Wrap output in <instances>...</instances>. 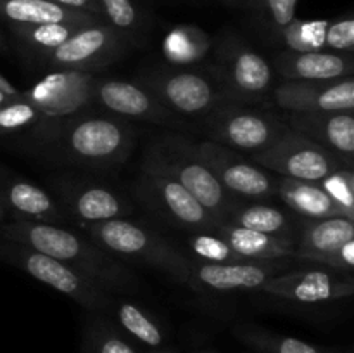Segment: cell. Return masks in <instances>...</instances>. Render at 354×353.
Masks as SVG:
<instances>
[{"instance_id":"cell-4","label":"cell","mask_w":354,"mask_h":353,"mask_svg":"<svg viewBox=\"0 0 354 353\" xmlns=\"http://www.w3.org/2000/svg\"><path fill=\"white\" fill-rule=\"evenodd\" d=\"M140 168L171 176L218 221H223L241 201L221 185L213 172L192 151L189 138L182 135H168L151 145L142 159Z\"/></svg>"},{"instance_id":"cell-21","label":"cell","mask_w":354,"mask_h":353,"mask_svg":"<svg viewBox=\"0 0 354 353\" xmlns=\"http://www.w3.org/2000/svg\"><path fill=\"white\" fill-rule=\"evenodd\" d=\"M290 130L324 145L353 166L354 114L339 111L287 113L283 116Z\"/></svg>"},{"instance_id":"cell-29","label":"cell","mask_w":354,"mask_h":353,"mask_svg":"<svg viewBox=\"0 0 354 353\" xmlns=\"http://www.w3.org/2000/svg\"><path fill=\"white\" fill-rule=\"evenodd\" d=\"M234 334L242 345L254 353H344L334 348L313 345L292 336L279 334L254 324H241L234 329Z\"/></svg>"},{"instance_id":"cell-1","label":"cell","mask_w":354,"mask_h":353,"mask_svg":"<svg viewBox=\"0 0 354 353\" xmlns=\"http://www.w3.org/2000/svg\"><path fill=\"white\" fill-rule=\"evenodd\" d=\"M0 237L59 260L113 294H133L142 287L127 263L71 228L14 218L0 224Z\"/></svg>"},{"instance_id":"cell-43","label":"cell","mask_w":354,"mask_h":353,"mask_svg":"<svg viewBox=\"0 0 354 353\" xmlns=\"http://www.w3.org/2000/svg\"><path fill=\"white\" fill-rule=\"evenodd\" d=\"M7 48H9V45H7L6 37H3L2 31H0V54H6Z\"/></svg>"},{"instance_id":"cell-26","label":"cell","mask_w":354,"mask_h":353,"mask_svg":"<svg viewBox=\"0 0 354 353\" xmlns=\"http://www.w3.org/2000/svg\"><path fill=\"white\" fill-rule=\"evenodd\" d=\"M277 197L282 201L287 210L292 211L303 221L342 215L341 210L335 206L334 201L327 196V192L322 189L318 182L279 176Z\"/></svg>"},{"instance_id":"cell-18","label":"cell","mask_w":354,"mask_h":353,"mask_svg":"<svg viewBox=\"0 0 354 353\" xmlns=\"http://www.w3.org/2000/svg\"><path fill=\"white\" fill-rule=\"evenodd\" d=\"M95 106L123 120H142L151 123H175L178 116L166 109L154 93L140 82L118 78H99L95 87Z\"/></svg>"},{"instance_id":"cell-35","label":"cell","mask_w":354,"mask_h":353,"mask_svg":"<svg viewBox=\"0 0 354 353\" xmlns=\"http://www.w3.org/2000/svg\"><path fill=\"white\" fill-rule=\"evenodd\" d=\"M104 23L124 40H131L140 30V14L133 0H99Z\"/></svg>"},{"instance_id":"cell-34","label":"cell","mask_w":354,"mask_h":353,"mask_svg":"<svg viewBox=\"0 0 354 353\" xmlns=\"http://www.w3.org/2000/svg\"><path fill=\"white\" fill-rule=\"evenodd\" d=\"M48 120L50 118L44 116L30 100L19 96L0 107V134H16L23 130H33V134H37Z\"/></svg>"},{"instance_id":"cell-38","label":"cell","mask_w":354,"mask_h":353,"mask_svg":"<svg viewBox=\"0 0 354 353\" xmlns=\"http://www.w3.org/2000/svg\"><path fill=\"white\" fill-rule=\"evenodd\" d=\"M299 0H263L266 21L273 33H279L283 26L296 17V7Z\"/></svg>"},{"instance_id":"cell-14","label":"cell","mask_w":354,"mask_h":353,"mask_svg":"<svg viewBox=\"0 0 354 353\" xmlns=\"http://www.w3.org/2000/svg\"><path fill=\"white\" fill-rule=\"evenodd\" d=\"M296 260L324 263L351 273L354 269V220L335 215L303 221L296 244Z\"/></svg>"},{"instance_id":"cell-3","label":"cell","mask_w":354,"mask_h":353,"mask_svg":"<svg viewBox=\"0 0 354 353\" xmlns=\"http://www.w3.org/2000/svg\"><path fill=\"white\" fill-rule=\"evenodd\" d=\"M83 234L121 262H137L165 270L176 282L192 286L190 258L162 235L128 218L78 224Z\"/></svg>"},{"instance_id":"cell-37","label":"cell","mask_w":354,"mask_h":353,"mask_svg":"<svg viewBox=\"0 0 354 353\" xmlns=\"http://www.w3.org/2000/svg\"><path fill=\"white\" fill-rule=\"evenodd\" d=\"M354 48V17L344 16L328 21L324 35V51L353 54Z\"/></svg>"},{"instance_id":"cell-13","label":"cell","mask_w":354,"mask_h":353,"mask_svg":"<svg viewBox=\"0 0 354 353\" xmlns=\"http://www.w3.org/2000/svg\"><path fill=\"white\" fill-rule=\"evenodd\" d=\"M127 48V40L104 21L85 24L41 61L52 69L93 73L116 61Z\"/></svg>"},{"instance_id":"cell-23","label":"cell","mask_w":354,"mask_h":353,"mask_svg":"<svg viewBox=\"0 0 354 353\" xmlns=\"http://www.w3.org/2000/svg\"><path fill=\"white\" fill-rule=\"evenodd\" d=\"M273 66L283 80H334L342 76H353V54L313 51L279 54Z\"/></svg>"},{"instance_id":"cell-15","label":"cell","mask_w":354,"mask_h":353,"mask_svg":"<svg viewBox=\"0 0 354 353\" xmlns=\"http://www.w3.org/2000/svg\"><path fill=\"white\" fill-rule=\"evenodd\" d=\"M50 187L55 201L64 208L68 217L75 218L78 224L127 218L133 211L131 204L113 187L92 180L59 176L52 180Z\"/></svg>"},{"instance_id":"cell-24","label":"cell","mask_w":354,"mask_h":353,"mask_svg":"<svg viewBox=\"0 0 354 353\" xmlns=\"http://www.w3.org/2000/svg\"><path fill=\"white\" fill-rule=\"evenodd\" d=\"M214 232L223 237L230 244V248L249 263L296 260V241L273 237V235L251 230V228L241 227L230 221H220Z\"/></svg>"},{"instance_id":"cell-41","label":"cell","mask_w":354,"mask_h":353,"mask_svg":"<svg viewBox=\"0 0 354 353\" xmlns=\"http://www.w3.org/2000/svg\"><path fill=\"white\" fill-rule=\"evenodd\" d=\"M19 96H21V92L16 93V96H12V93H7V92H3V90H0V107L6 106V104H9L10 100L17 99Z\"/></svg>"},{"instance_id":"cell-30","label":"cell","mask_w":354,"mask_h":353,"mask_svg":"<svg viewBox=\"0 0 354 353\" xmlns=\"http://www.w3.org/2000/svg\"><path fill=\"white\" fill-rule=\"evenodd\" d=\"M80 353H144L140 346L128 338L111 317L93 314L83 329Z\"/></svg>"},{"instance_id":"cell-46","label":"cell","mask_w":354,"mask_h":353,"mask_svg":"<svg viewBox=\"0 0 354 353\" xmlns=\"http://www.w3.org/2000/svg\"><path fill=\"white\" fill-rule=\"evenodd\" d=\"M223 2H227V3H237L239 0H223Z\"/></svg>"},{"instance_id":"cell-16","label":"cell","mask_w":354,"mask_h":353,"mask_svg":"<svg viewBox=\"0 0 354 353\" xmlns=\"http://www.w3.org/2000/svg\"><path fill=\"white\" fill-rule=\"evenodd\" d=\"M272 99L286 113L313 111H354V78L334 80H283L273 89Z\"/></svg>"},{"instance_id":"cell-27","label":"cell","mask_w":354,"mask_h":353,"mask_svg":"<svg viewBox=\"0 0 354 353\" xmlns=\"http://www.w3.org/2000/svg\"><path fill=\"white\" fill-rule=\"evenodd\" d=\"M107 315L114 320V324L124 332L130 339H133L138 346L145 350H156L168 346V334L161 322L142 308L140 305L128 300L114 298Z\"/></svg>"},{"instance_id":"cell-11","label":"cell","mask_w":354,"mask_h":353,"mask_svg":"<svg viewBox=\"0 0 354 353\" xmlns=\"http://www.w3.org/2000/svg\"><path fill=\"white\" fill-rule=\"evenodd\" d=\"M192 151L213 172L221 185L239 199H272L277 197L279 175L263 168L251 158L211 141L192 142Z\"/></svg>"},{"instance_id":"cell-12","label":"cell","mask_w":354,"mask_h":353,"mask_svg":"<svg viewBox=\"0 0 354 353\" xmlns=\"http://www.w3.org/2000/svg\"><path fill=\"white\" fill-rule=\"evenodd\" d=\"M99 76L86 71L55 69L31 89L21 92L44 116L54 120L80 116L95 106V87Z\"/></svg>"},{"instance_id":"cell-28","label":"cell","mask_w":354,"mask_h":353,"mask_svg":"<svg viewBox=\"0 0 354 353\" xmlns=\"http://www.w3.org/2000/svg\"><path fill=\"white\" fill-rule=\"evenodd\" d=\"M211 51V37L194 24L175 26L162 42V55L175 68H196Z\"/></svg>"},{"instance_id":"cell-7","label":"cell","mask_w":354,"mask_h":353,"mask_svg":"<svg viewBox=\"0 0 354 353\" xmlns=\"http://www.w3.org/2000/svg\"><path fill=\"white\" fill-rule=\"evenodd\" d=\"M207 71L218 80L230 102L261 106L272 92L273 66L239 37L227 35L218 45L216 61Z\"/></svg>"},{"instance_id":"cell-39","label":"cell","mask_w":354,"mask_h":353,"mask_svg":"<svg viewBox=\"0 0 354 353\" xmlns=\"http://www.w3.org/2000/svg\"><path fill=\"white\" fill-rule=\"evenodd\" d=\"M48 2H54L57 3V6L68 7V9L82 10V12L92 14V16L100 17V19H102V10H100L99 0H48Z\"/></svg>"},{"instance_id":"cell-22","label":"cell","mask_w":354,"mask_h":353,"mask_svg":"<svg viewBox=\"0 0 354 353\" xmlns=\"http://www.w3.org/2000/svg\"><path fill=\"white\" fill-rule=\"evenodd\" d=\"M223 221L296 242L303 227L299 217L287 208L275 206L270 199H241Z\"/></svg>"},{"instance_id":"cell-36","label":"cell","mask_w":354,"mask_h":353,"mask_svg":"<svg viewBox=\"0 0 354 353\" xmlns=\"http://www.w3.org/2000/svg\"><path fill=\"white\" fill-rule=\"evenodd\" d=\"M322 189L327 192L335 203V206L341 210L344 217L353 218L354 220V173L353 168L349 166H342V168L335 170L330 175L322 179L318 182Z\"/></svg>"},{"instance_id":"cell-5","label":"cell","mask_w":354,"mask_h":353,"mask_svg":"<svg viewBox=\"0 0 354 353\" xmlns=\"http://www.w3.org/2000/svg\"><path fill=\"white\" fill-rule=\"evenodd\" d=\"M201 123L207 141L249 156L270 147L290 130L273 111L241 102L221 104Z\"/></svg>"},{"instance_id":"cell-44","label":"cell","mask_w":354,"mask_h":353,"mask_svg":"<svg viewBox=\"0 0 354 353\" xmlns=\"http://www.w3.org/2000/svg\"><path fill=\"white\" fill-rule=\"evenodd\" d=\"M6 217H7V210H6V206H3L2 197H0V224H3Z\"/></svg>"},{"instance_id":"cell-45","label":"cell","mask_w":354,"mask_h":353,"mask_svg":"<svg viewBox=\"0 0 354 353\" xmlns=\"http://www.w3.org/2000/svg\"><path fill=\"white\" fill-rule=\"evenodd\" d=\"M194 353H218L216 350H197V352H194Z\"/></svg>"},{"instance_id":"cell-40","label":"cell","mask_w":354,"mask_h":353,"mask_svg":"<svg viewBox=\"0 0 354 353\" xmlns=\"http://www.w3.org/2000/svg\"><path fill=\"white\" fill-rule=\"evenodd\" d=\"M0 90H3V92H7V93H12V96L19 93V90H17L16 87H14L12 83H10L9 80L2 75V73H0Z\"/></svg>"},{"instance_id":"cell-32","label":"cell","mask_w":354,"mask_h":353,"mask_svg":"<svg viewBox=\"0 0 354 353\" xmlns=\"http://www.w3.org/2000/svg\"><path fill=\"white\" fill-rule=\"evenodd\" d=\"M190 251V260L201 263H214V265H235V263H249L239 253L230 248L223 237L216 232H192L187 241Z\"/></svg>"},{"instance_id":"cell-6","label":"cell","mask_w":354,"mask_h":353,"mask_svg":"<svg viewBox=\"0 0 354 353\" xmlns=\"http://www.w3.org/2000/svg\"><path fill=\"white\" fill-rule=\"evenodd\" d=\"M0 262L9 263L16 269L23 270L33 279L40 280L52 289L71 298L73 301L82 305L92 314L106 315L113 305V293L100 287L99 284L92 282L85 275L61 263L59 260L50 258L40 251H35L28 246L0 237Z\"/></svg>"},{"instance_id":"cell-10","label":"cell","mask_w":354,"mask_h":353,"mask_svg":"<svg viewBox=\"0 0 354 353\" xmlns=\"http://www.w3.org/2000/svg\"><path fill=\"white\" fill-rule=\"evenodd\" d=\"M249 158L275 175L306 182H320L342 166L351 168L341 156L294 130Z\"/></svg>"},{"instance_id":"cell-19","label":"cell","mask_w":354,"mask_h":353,"mask_svg":"<svg viewBox=\"0 0 354 353\" xmlns=\"http://www.w3.org/2000/svg\"><path fill=\"white\" fill-rule=\"evenodd\" d=\"M290 260L268 263H235V265H214L190 260L192 269V289L216 291H261L272 277L283 272Z\"/></svg>"},{"instance_id":"cell-2","label":"cell","mask_w":354,"mask_h":353,"mask_svg":"<svg viewBox=\"0 0 354 353\" xmlns=\"http://www.w3.org/2000/svg\"><path fill=\"white\" fill-rule=\"evenodd\" d=\"M50 145L59 158L93 170L121 166L135 147L137 132L123 118L114 114L95 116L92 113L66 120H50L35 134Z\"/></svg>"},{"instance_id":"cell-17","label":"cell","mask_w":354,"mask_h":353,"mask_svg":"<svg viewBox=\"0 0 354 353\" xmlns=\"http://www.w3.org/2000/svg\"><path fill=\"white\" fill-rule=\"evenodd\" d=\"M263 293L283 301L301 305H317L351 298L354 280L351 273L339 270H301V272L279 273L272 277Z\"/></svg>"},{"instance_id":"cell-8","label":"cell","mask_w":354,"mask_h":353,"mask_svg":"<svg viewBox=\"0 0 354 353\" xmlns=\"http://www.w3.org/2000/svg\"><path fill=\"white\" fill-rule=\"evenodd\" d=\"M140 83L178 118L201 121L221 104L230 102L218 80L207 69L175 68L154 71L140 80Z\"/></svg>"},{"instance_id":"cell-33","label":"cell","mask_w":354,"mask_h":353,"mask_svg":"<svg viewBox=\"0 0 354 353\" xmlns=\"http://www.w3.org/2000/svg\"><path fill=\"white\" fill-rule=\"evenodd\" d=\"M328 21H306L294 17L277 33V38L292 52L324 51V35Z\"/></svg>"},{"instance_id":"cell-25","label":"cell","mask_w":354,"mask_h":353,"mask_svg":"<svg viewBox=\"0 0 354 353\" xmlns=\"http://www.w3.org/2000/svg\"><path fill=\"white\" fill-rule=\"evenodd\" d=\"M0 19L7 26H30L47 23H100V17L68 9L48 0H0Z\"/></svg>"},{"instance_id":"cell-31","label":"cell","mask_w":354,"mask_h":353,"mask_svg":"<svg viewBox=\"0 0 354 353\" xmlns=\"http://www.w3.org/2000/svg\"><path fill=\"white\" fill-rule=\"evenodd\" d=\"M85 24L82 23H47L30 24V26H9L14 38L23 44L28 51L33 52L40 59L50 54L52 51L64 44L76 30Z\"/></svg>"},{"instance_id":"cell-9","label":"cell","mask_w":354,"mask_h":353,"mask_svg":"<svg viewBox=\"0 0 354 353\" xmlns=\"http://www.w3.org/2000/svg\"><path fill=\"white\" fill-rule=\"evenodd\" d=\"M138 203L168 224L190 232H214L220 221L166 173L142 170L133 185Z\"/></svg>"},{"instance_id":"cell-20","label":"cell","mask_w":354,"mask_h":353,"mask_svg":"<svg viewBox=\"0 0 354 353\" xmlns=\"http://www.w3.org/2000/svg\"><path fill=\"white\" fill-rule=\"evenodd\" d=\"M0 197L14 218L61 225L69 220L64 208L50 192L30 180L0 168Z\"/></svg>"},{"instance_id":"cell-42","label":"cell","mask_w":354,"mask_h":353,"mask_svg":"<svg viewBox=\"0 0 354 353\" xmlns=\"http://www.w3.org/2000/svg\"><path fill=\"white\" fill-rule=\"evenodd\" d=\"M144 353H176L175 350L169 348V346H162V348H156V350H145Z\"/></svg>"}]
</instances>
